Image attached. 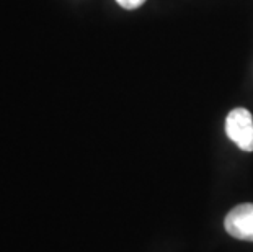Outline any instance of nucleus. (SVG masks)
<instances>
[{"instance_id": "nucleus-1", "label": "nucleus", "mask_w": 253, "mask_h": 252, "mask_svg": "<svg viewBox=\"0 0 253 252\" xmlns=\"http://www.w3.org/2000/svg\"><path fill=\"white\" fill-rule=\"evenodd\" d=\"M225 133L242 151L253 152V116L249 110L235 108L225 118Z\"/></svg>"}, {"instance_id": "nucleus-2", "label": "nucleus", "mask_w": 253, "mask_h": 252, "mask_svg": "<svg viewBox=\"0 0 253 252\" xmlns=\"http://www.w3.org/2000/svg\"><path fill=\"white\" fill-rule=\"evenodd\" d=\"M225 231L240 241H253V203L232 208L224 221Z\"/></svg>"}, {"instance_id": "nucleus-3", "label": "nucleus", "mask_w": 253, "mask_h": 252, "mask_svg": "<svg viewBox=\"0 0 253 252\" xmlns=\"http://www.w3.org/2000/svg\"><path fill=\"white\" fill-rule=\"evenodd\" d=\"M116 2L120 3L123 8H126V10H136V8L141 7L145 0H116Z\"/></svg>"}]
</instances>
